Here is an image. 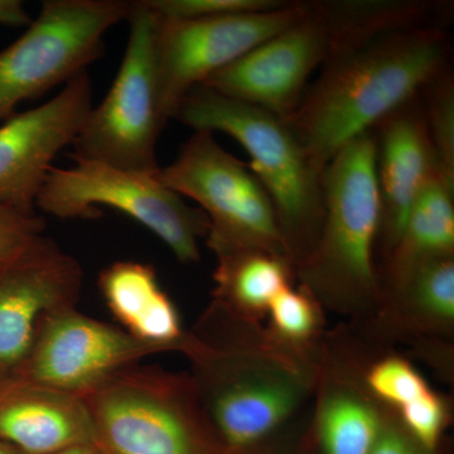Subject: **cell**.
<instances>
[{
	"instance_id": "6da1fadb",
	"label": "cell",
	"mask_w": 454,
	"mask_h": 454,
	"mask_svg": "<svg viewBox=\"0 0 454 454\" xmlns=\"http://www.w3.org/2000/svg\"><path fill=\"white\" fill-rule=\"evenodd\" d=\"M321 349L295 351L262 322L212 300L186 331L179 354L190 364L188 376L212 428L232 453L273 437L309 408Z\"/></svg>"
},
{
	"instance_id": "7a4b0ae2",
	"label": "cell",
	"mask_w": 454,
	"mask_h": 454,
	"mask_svg": "<svg viewBox=\"0 0 454 454\" xmlns=\"http://www.w3.org/2000/svg\"><path fill=\"white\" fill-rule=\"evenodd\" d=\"M450 49L442 20L333 47L286 121L316 168L419 98L448 71Z\"/></svg>"
},
{
	"instance_id": "3957f363",
	"label": "cell",
	"mask_w": 454,
	"mask_h": 454,
	"mask_svg": "<svg viewBox=\"0 0 454 454\" xmlns=\"http://www.w3.org/2000/svg\"><path fill=\"white\" fill-rule=\"evenodd\" d=\"M381 201L372 130L351 140L324 172V219L294 277L325 310L370 321L382 300L376 267Z\"/></svg>"
},
{
	"instance_id": "277c9868",
	"label": "cell",
	"mask_w": 454,
	"mask_h": 454,
	"mask_svg": "<svg viewBox=\"0 0 454 454\" xmlns=\"http://www.w3.org/2000/svg\"><path fill=\"white\" fill-rule=\"evenodd\" d=\"M173 119L193 130L225 133L240 143L273 201L294 268L312 249L324 219V173L288 122L206 86L191 90Z\"/></svg>"
},
{
	"instance_id": "5b68a950",
	"label": "cell",
	"mask_w": 454,
	"mask_h": 454,
	"mask_svg": "<svg viewBox=\"0 0 454 454\" xmlns=\"http://www.w3.org/2000/svg\"><path fill=\"white\" fill-rule=\"evenodd\" d=\"M83 399L103 454H229L187 372L137 364Z\"/></svg>"
},
{
	"instance_id": "8992f818",
	"label": "cell",
	"mask_w": 454,
	"mask_h": 454,
	"mask_svg": "<svg viewBox=\"0 0 454 454\" xmlns=\"http://www.w3.org/2000/svg\"><path fill=\"white\" fill-rule=\"evenodd\" d=\"M158 177L206 215V245L216 258L258 250L291 262L268 191L249 164L225 151L211 131L195 130Z\"/></svg>"
},
{
	"instance_id": "52a82bcc",
	"label": "cell",
	"mask_w": 454,
	"mask_h": 454,
	"mask_svg": "<svg viewBox=\"0 0 454 454\" xmlns=\"http://www.w3.org/2000/svg\"><path fill=\"white\" fill-rule=\"evenodd\" d=\"M71 158L73 166L50 170L35 207L62 220L97 219L103 214L100 207L114 208L157 236L179 262H199L207 217L167 187L158 172Z\"/></svg>"
},
{
	"instance_id": "ba28073f",
	"label": "cell",
	"mask_w": 454,
	"mask_h": 454,
	"mask_svg": "<svg viewBox=\"0 0 454 454\" xmlns=\"http://www.w3.org/2000/svg\"><path fill=\"white\" fill-rule=\"evenodd\" d=\"M130 11L124 0H46L22 35L0 51V122L88 71L106 53V33Z\"/></svg>"
},
{
	"instance_id": "9c48e42d",
	"label": "cell",
	"mask_w": 454,
	"mask_h": 454,
	"mask_svg": "<svg viewBox=\"0 0 454 454\" xmlns=\"http://www.w3.org/2000/svg\"><path fill=\"white\" fill-rule=\"evenodd\" d=\"M129 40L112 88L92 106L73 143L74 157L118 168L158 172L157 145L166 128L155 61L157 16L131 2Z\"/></svg>"
},
{
	"instance_id": "30bf717a",
	"label": "cell",
	"mask_w": 454,
	"mask_h": 454,
	"mask_svg": "<svg viewBox=\"0 0 454 454\" xmlns=\"http://www.w3.org/2000/svg\"><path fill=\"white\" fill-rule=\"evenodd\" d=\"M307 5L309 2H289L276 11L197 20H166L153 12L155 61L166 118H175L191 90L288 28L303 16Z\"/></svg>"
},
{
	"instance_id": "8fae6325",
	"label": "cell",
	"mask_w": 454,
	"mask_h": 454,
	"mask_svg": "<svg viewBox=\"0 0 454 454\" xmlns=\"http://www.w3.org/2000/svg\"><path fill=\"white\" fill-rule=\"evenodd\" d=\"M157 354L164 352L137 340L119 325L68 307L41 319L17 381L83 397L114 373Z\"/></svg>"
},
{
	"instance_id": "7c38bea8",
	"label": "cell",
	"mask_w": 454,
	"mask_h": 454,
	"mask_svg": "<svg viewBox=\"0 0 454 454\" xmlns=\"http://www.w3.org/2000/svg\"><path fill=\"white\" fill-rule=\"evenodd\" d=\"M82 286V264L49 236L0 262V387L20 378L41 319L76 307Z\"/></svg>"
},
{
	"instance_id": "4fadbf2b",
	"label": "cell",
	"mask_w": 454,
	"mask_h": 454,
	"mask_svg": "<svg viewBox=\"0 0 454 454\" xmlns=\"http://www.w3.org/2000/svg\"><path fill=\"white\" fill-rule=\"evenodd\" d=\"M333 46L330 27L317 2L300 20L226 67L202 85L241 103L289 121L300 106L309 80Z\"/></svg>"
},
{
	"instance_id": "5bb4252c",
	"label": "cell",
	"mask_w": 454,
	"mask_h": 454,
	"mask_svg": "<svg viewBox=\"0 0 454 454\" xmlns=\"http://www.w3.org/2000/svg\"><path fill=\"white\" fill-rule=\"evenodd\" d=\"M366 340L349 325L325 333L307 438L312 454H372L387 406L366 389Z\"/></svg>"
},
{
	"instance_id": "9a60e30c",
	"label": "cell",
	"mask_w": 454,
	"mask_h": 454,
	"mask_svg": "<svg viewBox=\"0 0 454 454\" xmlns=\"http://www.w3.org/2000/svg\"><path fill=\"white\" fill-rule=\"evenodd\" d=\"M92 107L88 71L46 103L0 122V205L33 214L53 160L73 145Z\"/></svg>"
},
{
	"instance_id": "2e32d148",
	"label": "cell",
	"mask_w": 454,
	"mask_h": 454,
	"mask_svg": "<svg viewBox=\"0 0 454 454\" xmlns=\"http://www.w3.org/2000/svg\"><path fill=\"white\" fill-rule=\"evenodd\" d=\"M420 97L372 129L381 201L378 247L384 260L399 241L409 212L424 187L435 172L443 170L430 140Z\"/></svg>"
},
{
	"instance_id": "e0dca14e",
	"label": "cell",
	"mask_w": 454,
	"mask_h": 454,
	"mask_svg": "<svg viewBox=\"0 0 454 454\" xmlns=\"http://www.w3.org/2000/svg\"><path fill=\"white\" fill-rule=\"evenodd\" d=\"M0 441L23 454H55L95 444L94 424L83 397L14 381L0 387Z\"/></svg>"
},
{
	"instance_id": "ac0fdd59",
	"label": "cell",
	"mask_w": 454,
	"mask_h": 454,
	"mask_svg": "<svg viewBox=\"0 0 454 454\" xmlns=\"http://www.w3.org/2000/svg\"><path fill=\"white\" fill-rule=\"evenodd\" d=\"M98 283L119 327L163 352H179L186 330L152 265L134 260L115 262L101 270Z\"/></svg>"
},
{
	"instance_id": "d6986e66",
	"label": "cell",
	"mask_w": 454,
	"mask_h": 454,
	"mask_svg": "<svg viewBox=\"0 0 454 454\" xmlns=\"http://www.w3.org/2000/svg\"><path fill=\"white\" fill-rule=\"evenodd\" d=\"M454 255V179L439 169L409 212L404 230L385 259L382 284L424 260Z\"/></svg>"
},
{
	"instance_id": "ffe728a7",
	"label": "cell",
	"mask_w": 454,
	"mask_h": 454,
	"mask_svg": "<svg viewBox=\"0 0 454 454\" xmlns=\"http://www.w3.org/2000/svg\"><path fill=\"white\" fill-rule=\"evenodd\" d=\"M216 260L212 300L252 321L262 322L271 301L295 279L292 262L276 254L247 250Z\"/></svg>"
},
{
	"instance_id": "44dd1931",
	"label": "cell",
	"mask_w": 454,
	"mask_h": 454,
	"mask_svg": "<svg viewBox=\"0 0 454 454\" xmlns=\"http://www.w3.org/2000/svg\"><path fill=\"white\" fill-rule=\"evenodd\" d=\"M268 333L278 342L295 351L316 352L321 348L325 331V309L303 286H289L271 301Z\"/></svg>"
},
{
	"instance_id": "7402d4cb",
	"label": "cell",
	"mask_w": 454,
	"mask_h": 454,
	"mask_svg": "<svg viewBox=\"0 0 454 454\" xmlns=\"http://www.w3.org/2000/svg\"><path fill=\"white\" fill-rule=\"evenodd\" d=\"M364 337L366 340L364 382L381 405L397 411L432 389L422 372L408 358L385 348L379 355L378 342Z\"/></svg>"
},
{
	"instance_id": "603a6c76",
	"label": "cell",
	"mask_w": 454,
	"mask_h": 454,
	"mask_svg": "<svg viewBox=\"0 0 454 454\" xmlns=\"http://www.w3.org/2000/svg\"><path fill=\"white\" fill-rule=\"evenodd\" d=\"M420 98L438 162L454 179V83L450 71L430 82Z\"/></svg>"
},
{
	"instance_id": "cb8c5ba5",
	"label": "cell",
	"mask_w": 454,
	"mask_h": 454,
	"mask_svg": "<svg viewBox=\"0 0 454 454\" xmlns=\"http://www.w3.org/2000/svg\"><path fill=\"white\" fill-rule=\"evenodd\" d=\"M409 434L430 450H441L444 433L452 420L450 399L430 389L395 411Z\"/></svg>"
},
{
	"instance_id": "d4e9b609",
	"label": "cell",
	"mask_w": 454,
	"mask_h": 454,
	"mask_svg": "<svg viewBox=\"0 0 454 454\" xmlns=\"http://www.w3.org/2000/svg\"><path fill=\"white\" fill-rule=\"evenodd\" d=\"M146 7L166 20H197L262 13L286 7L283 0H143Z\"/></svg>"
},
{
	"instance_id": "484cf974",
	"label": "cell",
	"mask_w": 454,
	"mask_h": 454,
	"mask_svg": "<svg viewBox=\"0 0 454 454\" xmlns=\"http://www.w3.org/2000/svg\"><path fill=\"white\" fill-rule=\"evenodd\" d=\"M46 221L40 215L0 205V262L11 258L38 236L43 235Z\"/></svg>"
},
{
	"instance_id": "4316f807",
	"label": "cell",
	"mask_w": 454,
	"mask_h": 454,
	"mask_svg": "<svg viewBox=\"0 0 454 454\" xmlns=\"http://www.w3.org/2000/svg\"><path fill=\"white\" fill-rule=\"evenodd\" d=\"M309 406L291 424L258 446L229 454H312L307 438Z\"/></svg>"
},
{
	"instance_id": "83f0119b",
	"label": "cell",
	"mask_w": 454,
	"mask_h": 454,
	"mask_svg": "<svg viewBox=\"0 0 454 454\" xmlns=\"http://www.w3.org/2000/svg\"><path fill=\"white\" fill-rule=\"evenodd\" d=\"M422 446L400 423L395 411L387 408L380 434L372 454H439Z\"/></svg>"
},
{
	"instance_id": "f1b7e54d",
	"label": "cell",
	"mask_w": 454,
	"mask_h": 454,
	"mask_svg": "<svg viewBox=\"0 0 454 454\" xmlns=\"http://www.w3.org/2000/svg\"><path fill=\"white\" fill-rule=\"evenodd\" d=\"M32 22L31 14L20 0H0V26L26 27Z\"/></svg>"
},
{
	"instance_id": "f546056e",
	"label": "cell",
	"mask_w": 454,
	"mask_h": 454,
	"mask_svg": "<svg viewBox=\"0 0 454 454\" xmlns=\"http://www.w3.org/2000/svg\"><path fill=\"white\" fill-rule=\"evenodd\" d=\"M55 454H103L98 450L97 444H89V446H82L76 448H71V450H62V452Z\"/></svg>"
},
{
	"instance_id": "4dcf8cb0",
	"label": "cell",
	"mask_w": 454,
	"mask_h": 454,
	"mask_svg": "<svg viewBox=\"0 0 454 454\" xmlns=\"http://www.w3.org/2000/svg\"><path fill=\"white\" fill-rule=\"evenodd\" d=\"M0 454H23L16 447L0 441Z\"/></svg>"
}]
</instances>
